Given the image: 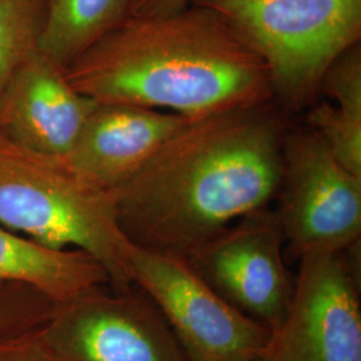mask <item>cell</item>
Listing matches in <instances>:
<instances>
[{"label": "cell", "instance_id": "cell-1", "mask_svg": "<svg viewBox=\"0 0 361 361\" xmlns=\"http://www.w3.org/2000/svg\"><path fill=\"white\" fill-rule=\"evenodd\" d=\"M288 118L268 101L190 119L111 192L131 244L186 259L269 207L281 182Z\"/></svg>", "mask_w": 361, "mask_h": 361}, {"label": "cell", "instance_id": "cell-2", "mask_svg": "<svg viewBox=\"0 0 361 361\" xmlns=\"http://www.w3.org/2000/svg\"><path fill=\"white\" fill-rule=\"evenodd\" d=\"M97 102L198 118L273 101L262 62L219 13L190 4L166 16H129L66 67Z\"/></svg>", "mask_w": 361, "mask_h": 361}, {"label": "cell", "instance_id": "cell-3", "mask_svg": "<svg viewBox=\"0 0 361 361\" xmlns=\"http://www.w3.org/2000/svg\"><path fill=\"white\" fill-rule=\"evenodd\" d=\"M0 225L43 245L97 258L116 290L133 286L131 244L111 192L80 177L66 158L37 154L0 137Z\"/></svg>", "mask_w": 361, "mask_h": 361}, {"label": "cell", "instance_id": "cell-4", "mask_svg": "<svg viewBox=\"0 0 361 361\" xmlns=\"http://www.w3.org/2000/svg\"><path fill=\"white\" fill-rule=\"evenodd\" d=\"M219 13L265 67L286 116L320 99L328 67L361 42V0H193Z\"/></svg>", "mask_w": 361, "mask_h": 361}, {"label": "cell", "instance_id": "cell-5", "mask_svg": "<svg viewBox=\"0 0 361 361\" xmlns=\"http://www.w3.org/2000/svg\"><path fill=\"white\" fill-rule=\"evenodd\" d=\"M130 268L189 361L259 360L271 329L219 296L185 258L134 245Z\"/></svg>", "mask_w": 361, "mask_h": 361}, {"label": "cell", "instance_id": "cell-6", "mask_svg": "<svg viewBox=\"0 0 361 361\" xmlns=\"http://www.w3.org/2000/svg\"><path fill=\"white\" fill-rule=\"evenodd\" d=\"M276 198L274 212L293 257L360 245L361 177L341 166L308 126H289L285 134Z\"/></svg>", "mask_w": 361, "mask_h": 361}, {"label": "cell", "instance_id": "cell-7", "mask_svg": "<svg viewBox=\"0 0 361 361\" xmlns=\"http://www.w3.org/2000/svg\"><path fill=\"white\" fill-rule=\"evenodd\" d=\"M298 258L293 295L258 361H361L360 288L355 252Z\"/></svg>", "mask_w": 361, "mask_h": 361}, {"label": "cell", "instance_id": "cell-8", "mask_svg": "<svg viewBox=\"0 0 361 361\" xmlns=\"http://www.w3.org/2000/svg\"><path fill=\"white\" fill-rule=\"evenodd\" d=\"M61 361H189L166 320L138 289L102 286L56 305L34 329Z\"/></svg>", "mask_w": 361, "mask_h": 361}, {"label": "cell", "instance_id": "cell-9", "mask_svg": "<svg viewBox=\"0 0 361 361\" xmlns=\"http://www.w3.org/2000/svg\"><path fill=\"white\" fill-rule=\"evenodd\" d=\"M284 244L276 212L264 207L238 219L186 261L235 310L271 331L284 319L295 288L285 267Z\"/></svg>", "mask_w": 361, "mask_h": 361}, {"label": "cell", "instance_id": "cell-10", "mask_svg": "<svg viewBox=\"0 0 361 361\" xmlns=\"http://www.w3.org/2000/svg\"><path fill=\"white\" fill-rule=\"evenodd\" d=\"M95 104L70 83L63 66L38 50L0 94V137L37 154L65 158Z\"/></svg>", "mask_w": 361, "mask_h": 361}, {"label": "cell", "instance_id": "cell-11", "mask_svg": "<svg viewBox=\"0 0 361 361\" xmlns=\"http://www.w3.org/2000/svg\"><path fill=\"white\" fill-rule=\"evenodd\" d=\"M190 119L135 104L97 102L66 161L85 180L113 192L131 180Z\"/></svg>", "mask_w": 361, "mask_h": 361}, {"label": "cell", "instance_id": "cell-12", "mask_svg": "<svg viewBox=\"0 0 361 361\" xmlns=\"http://www.w3.org/2000/svg\"><path fill=\"white\" fill-rule=\"evenodd\" d=\"M0 283L26 286L61 304L110 284V277L80 249L43 245L0 225Z\"/></svg>", "mask_w": 361, "mask_h": 361}, {"label": "cell", "instance_id": "cell-13", "mask_svg": "<svg viewBox=\"0 0 361 361\" xmlns=\"http://www.w3.org/2000/svg\"><path fill=\"white\" fill-rule=\"evenodd\" d=\"M133 0H47L40 50L67 67L130 16Z\"/></svg>", "mask_w": 361, "mask_h": 361}, {"label": "cell", "instance_id": "cell-14", "mask_svg": "<svg viewBox=\"0 0 361 361\" xmlns=\"http://www.w3.org/2000/svg\"><path fill=\"white\" fill-rule=\"evenodd\" d=\"M47 0H0V94L23 62L40 50Z\"/></svg>", "mask_w": 361, "mask_h": 361}, {"label": "cell", "instance_id": "cell-15", "mask_svg": "<svg viewBox=\"0 0 361 361\" xmlns=\"http://www.w3.org/2000/svg\"><path fill=\"white\" fill-rule=\"evenodd\" d=\"M307 126L320 137L341 166L361 177V119L335 104L317 101L308 109Z\"/></svg>", "mask_w": 361, "mask_h": 361}, {"label": "cell", "instance_id": "cell-16", "mask_svg": "<svg viewBox=\"0 0 361 361\" xmlns=\"http://www.w3.org/2000/svg\"><path fill=\"white\" fill-rule=\"evenodd\" d=\"M56 305L30 288L0 283V337L38 328L51 316Z\"/></svg>", "mask_w": 361, "mask_h": 361}, {"label": "cell", "instance_id": "cell-17", "mask_svg": "<svg viewBox=\"0 0 361 361\" xmlns=\"http://www.w3.org/2000/svg\"><path fill=\"white\" fill-rule=\"evenodd\" d=\"M335 101L341 111L361 119V43L341 54L324 74L320 97Z\"/></svg>", "mask_w": 361, "mask_h": 361}, {"label": "cell", "instance_id": "cell-18", "mask_svg": "<svg viewBox=\"0 0 361 361\" xmlns=\"http://www.w3.org/2000/svg\"><path fill=\"white\" fill-rule=\"evenodd\" d=\"M37 329V328H35ZM0 361H61L37 340L34 329L0 337Z\"/></svg>", "mask_w": 361, "mask_h": 361}, {"label": "cell", "instance_id": "cell-19", "mask_svg": "<svg viewBox=\"0 0 361 361\" xmlns=\"http://www.w3.org/2000/svg\"><path fill=\"white\" fill-rule=\"evenodd\" d=\"M192 1L193 0H133L130 16H166L188 8Z\"/></svg>", "mask_w": 361, "mask_h": 361}]
</instances>
